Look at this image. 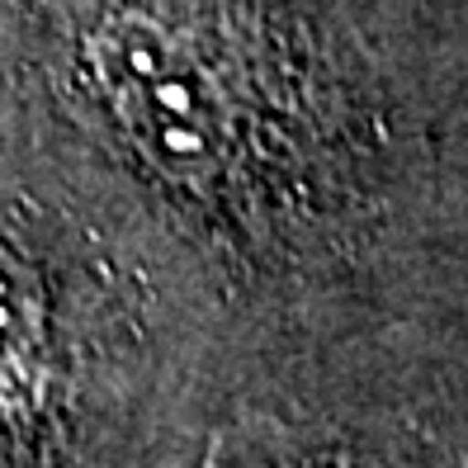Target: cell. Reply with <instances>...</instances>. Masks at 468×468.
Segmentation results:
<instances>
[{
    "instance_id": "cell-1",
    "label": "cell",
    "mask_w": 468,
    "mask_h": 468,
    "mask_svg": "<svg viewBox=\"0 0 468 468\" xmlns=\"http://www.w3.org/2000/svg\"><path fill=\"white\" fill-rule=\"evenodd\" d=\"M58 90L232 256L313 213L317 100L270 0H38Z\"/></svg>"
},
{
    "instance_id": "cell-2",
    "label": "cell",
    "mask_w": 468,
    "mask_h": 468,
    "mask_svg": "<svg viewBox=\"0 0 468 468\" xmlns=\"http://www.w3.org/2000/svg\"><path fill=\"white\" fill-rule=\"evenodd\" d=\"M58 383V332L52 298L38 265L0 237V440L15 463L38 445Z\"/></svg>"
}]
</instances>
